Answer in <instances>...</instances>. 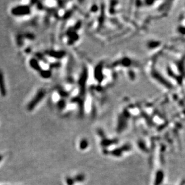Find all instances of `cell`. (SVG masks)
<instances>
[{"label": "cell", "instance_id": "6da1fadb", "mask_svg": "<svg viewBox=\"0 0 185 185\" xmlns=\"http://www.w3.org/2000/svg\"><path fill=\"white\" fill-rule=\"evenodd\" d=\"M46 94V91L44 89H41L39 90L37 92V94L34 95L33 99L31 100V101L27 105V110L28 111H32L34 110L36 107L37 106L38 104L41 102V100L45 97Z\"/></svg>", "mask_w": 185, "mask_h": 185}, {"label": "cell", "instance_id": "7a4b0ae2", "mask_svg": "<svg viewBox=\"0 0 185 185\" xmlns=\"http://www.w3.org/2000/svg\"><path fill=\"white\" fill-rule=\"evenodd\" d=\"M11 12L14 16H23L29 15L31 12V9L28 5H18L13 7Z\"/></svg>", "mask_w": 185, "mask_h": 185}, {"label": "cell", "instance_id": "3957f363", "mask_svg": "<svg viewBox=\"0 0 185 185\" xmlns=\"http://www.w3.org/2000/svg\"><path fill=\"white\" fill-rule=\"evenodd\" d=\"M87 77V71L86 69H83V72H82L81 76H80V80H79V87H80V90H81L80 92H81L82 93L84 92Z\"/></svg>", "mask_w": 185, "mask_h": 185}, {"label": "cell", "instance_id": "277c9868", "mask_svg": "<svg viewBox=\"0 0 185 185\" xmlns=\"http://www.w3.org/2000/svg\"><path fill=\"white\" fill-rule=\"evenodd\" d=\"M0 94L2 97H5L7 94L4 76V74L1 69H0Z\"/></svg>", "mask_w": 185, "mask_h": 185}, {"label": "cell", "instance_id": "5b68a950", "mask_svg": "<svg viewBox=\"0 0 185 185\" xmlns=\"http://www.w3.org/2000/svg\"><path fill=\"white\" fill-rule=\"evenodd\" d=\"M30 66L34 69L37 70V69H40V65H39L38 62L36 60V59H31L30 62Z\"/></svg>", "mask_w": 185, "mask_h": 185}]
</instances>
